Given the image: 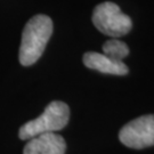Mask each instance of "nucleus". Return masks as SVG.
<instances>
[{
	"instance_id": "4",
	"label": "nucleus",
	"mask_w": 154,
	"mask_h": 154,
	"mask_svg": "<svg viewBox=\"0 0 154 154\" xmlns=\"http://www.w3.org/2000/svg\"><path fill=\"white\" fill-rule=\"evenodd\" d=\"M119 139L130 149H145L154 145V114L139 116L128 122L119 132Z\"/></svg>"
},
{
	"instance_id": "2",
	"label": "nucleus",
	"mask_w": 154,
	"mask_h": 154,
	"mask_svg": "<svg viewBox=\"0 0 154 154\" xmlns=\"http://www.w3.org/2000/svg\"><path fill=\"white\" fill-rule=\"evenodd\" d=\"M70 119V109L61 100H54L46 106L44 113L38 118L24 123L18 131L23 140H29L41 134H49L62 130Z\"/></svg>"
},
{
	"instance_id": "7",
	"label": "nucleus",
	"mask_w": 154,
	"mask_h": 154,
	"mask_svg": "<svg viewBox=\"0 0 154 154\" xmlns=\"http://www.w3.org/2000/svg\"><path fill=\"white\" fill-rule=\"evenodd\" d=\"M103 54L112 58L113 61L122 62V60L129 54V48L126 42L121 40L111 39L103 45Z\"/></svg>"
},
{
	"instance_id": "3",
	"label": "nucleus",
	"mask_w": 154,
	"mask_h": 154,
	"mask_svg": "<svg viewBox=\"0 0 154 154\" xmlns=\"http://www.w3.org/2000/svg\"><path fill=\"white\" fill-rule=\"evenodd\" d=\"M91 20L99 32L112 38L126 35L132 28L131 18L123 14L116 4L111 1H105L96 6Z\"/></svg>"
},
{
	"instance_id": "1",
	"label": "nucleus",
	"mask_w": 154,
	"mask_h": 154,
	"mask_svg": "<svg viewBox=\"0 0 154 154\" xmlns=\"http://www.w3.org/2000/svg\"><path fill=\"white\" fill-rule=\"evenodd\" d=\"M51 34L53 21L47 15H35L25 24L18 55L22 65L30 66L38 61Z\"/></svg>"
},
{
	"instance_id": "6",
	"label": "nucleus",
	"mask_w": 154,
	"mask_h": 154,
	"mask_svg": "<svg viewBox=\"0 0 154 154\" xmlns=\"http://www.w3.org/2000/svg\"><path fill=\"white\" fill-rule=\"evenodd\" d=\"M83 64L88 69L113 75H126L129 72L128 66L123 62L113 61L104 54L96 51L86 53L83 55Z\"/></svg>"
},
{
	"instance_id": "5",
	"label": "nucleus",
	"mask_w": 154,
	"mask_h": 154,
	"mask_svg": "<svg viewBox=\"0 0 154 154\" xmlns=\"http://www.w3.org/2000/svg\"><path fill=\"white\" fill-rule=\"evenodd\" d=\"M66 143L56 132L41 134L29 139L23 154H64Z\"/></svg>"
}]
</instances>
